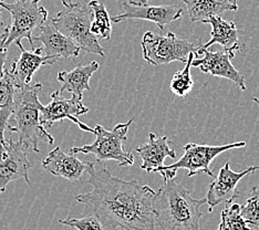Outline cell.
<instances>
[{
	"instance_id": "obj_1",
	"label": "cell",
	"mask_w": 259,
	"mask_h": 230,
	"mask_svg": "<svg viewBox=\"0 0 259 230\" xmlns=\"http://www.w3.org/2000/svg\"><path fill=\"white\" fill-rule=\"evenodd\" d=\"M89 182L93 186L89 193L75 197L81 204L91 206L103 226L124 230H156L153 211L155 191L140 185L138 180H124L111 175L105 165L96 168L89 162L87 168Z\"/></svg>"
},
{
	"instance_id": "obj_2",
	"label": "cell",
	"mask_w": 259,
	"mask_h": 230,
	"mask_svg": "<svg viewBox=\"0 0 259 230\" xmlns=\"http://www.w3.org/2000/svg\"><path fill=\"white\" fill-rule=\"evenodd\" d=\"M206 198H193L174 178H164L163 185L153 198L155 223L162 230H201L199 220L204 212L201 207Z\"/></svg>"
},
{
	"instance_id": "obj_3",
	"label": "cell",
	"mask_w": 259,
	"mask_h": 230,
	"mask_svg": "<svg viewBox=\"0 0 259 230\" xmlns=\"http://www.w3.org/2000/svg\"><path fill=\"white\" fill-rule=\"evenodd\" d=\"M42 84L16 86L15 109L13 112L14 126L8 125L11 132L18 133V142L26 150L39 153V143L47 142L49 145L55 143V139L47 132L40 122V111L42 104L39 101V93Z\"/></svg>"
},
{
	"instance_id": "obj_4",
	"label": "cell",
	"mask_w": 259,
	"mask_h": 230,
	"mask_svg": "<svg viewBox=\"0 0 259 230\" xmlns=\"http://www.w3.org/2000/svg\"><path fill=\"white\" fill-rule=\"evenodd\" d=\"M133 122L134 119L126 123H119L111 131L98 124L93 128V134L97 136L96 141L92 144L72 147L70 152L73 154H92L100 164L115 161L120 167L132 166L134 155L131 150L124 149V143L127 141V131Z\"/></svg>"
},
{
	"instance_id": "obj_5",
	"label": "cell",
	"mask_w": 259,
	"mask_h": 230,
	"mask_svg": "<svg viewBox=\"0 0 259 230\" xmlns=\"http://www.w3.org/2000/svg\"><path fill=\"white\" fill-rule=\"evenodd\" d=\"M92 19L93 11L87 2H80L60 11L51 21L58 30L71 39L81 51L104 57V49L100 45L99 39L90 31Z\"/></svg>"
},
{
	"instance_id": "obj_6",
	"label": "cell",
	"mask_w": 259,
	"mask_h": 230,
	"mask_svg": "<svg viewBox=\"0 0 259 230\" xmlns=\"http://www.w3.org/2000/svg\"><path fill=\"white\" fill-rule=\"evenodd\" d=\"M0 6L11 15L10 26L6 28V48H9L13 43L19 45L22 39H27L31 45V50H34L33 31L48 20L47 9L44 6H39L36 0H15L13 4L0 0Z\"/></svg>"
},
{
	"instance_id": "obj_7",
	"label": "cell",
	"mask_w": 259,
	"mask_h": 230,
	"mask_svg": "<svg viewBox=\"0 0 259 230\" xmlns=\"http://www.w3.org/2000/svg\"><path fill=\"white\" fill-rule=\"evenodd\" d=\"M144 60L152 66H162L174 61L186 63L188 55L197 52L201 40L192 42L187 39H180L173 32L166 35L148 31L141 42Z\"/></svg>"
},
{
	"instance_id": "obj_8",
	"label": "cell",
	"mask_w": 259,
	"mask_h": 230,
	"mask_svg": "<svg viewBox=\"0 0 259 230\" xmlns=\"http://www.w3.org/2000/svg\"><path fill=\"white\" fill-rule=\"evenodd\" d=\"M245 146V142H236V143L219 146L188 143L183 147L184 155L178 162L172 165H164L157 170V173H161L163 178H174L179 169H186L188 172L187 177H193L199 173H205L214 177L210 169V163L214 161L215 157L226 151Z\"/></svg>"
},
{
	"instance_id": "obj_9",
	"label": "cell",
	"mask_w": 259,
	"mask_h": 230,
	"mask_svg": "<svg viewBox=\"0 0 259 230\" xmlns=\"http://www.w3.org/2000/svg\"><path fill=\"white\" fill-rule=\"evenodd\" d=\"M51 102L47 105H42L40 111V122L45 128H50L55 123L63 120H70L79 126L84 132L93 133V128L82 123L78 116L83 115L89 112V108L82 102V99L72 94L70 99L62 97L59 91L51 93Z\"/></svg>"
},
{
	"instance_id": "obj_10",
	"label": "cell",
	"mask_w": 259,
	"mask_h": 230,
	"mask_svg": "<svg viewBox=\"0 0 259 230\" xmlns=\"http://www.w3.org/2000/svg\"><path fill=\"white\" fill-rule=\"evenodd\" d=\"M30 168L31 164L25 147L18 141L15 142L13 136L6 140V144L0 145V195L11 181L22 178L31 185L28 175Z\"/></svg>"
},
{
	"instance_id": "obj_11",
	"label": "cell",
	"mask_w": 259,
	"mask_h": 230,
	"mask_svg": "<svg viewBox=\"0 0 259 230\" xmlns=\"http://www.w3.org/2000/svg\"><path fill=\"white\" fill-rule=\"evenodd\" d=\"M259 166L245 167L244 170L239 173L234 172L231 168V163L227 162L221 168L219 175L215 177L208 188L207 196H206V204L208 205V212L220 204H228L234 202L239 197L240 193L237 190V184L244 178L246 175L254 173Z\"/></svg>"
},
{
	"instance_id": "obj_12",
	"label": "cell",
	"mask_w": 259,
	"mask_h": 230,
	"mask_svg": "<svg viewBox=\"0 0 259 230\" xmlns=\"http://www.w3.org/2000/svg\"><path fill=\"white\" fill-rule=\"evenodd\" d=\"M195 55H204V57L201 59H194L191 66L194 68L198 67L204 73H209V80L213 79L214 76H220V78L232 81L241 91L247 90L244 75L231 62V59L235 57V53L223 49L215 52L202 50L197 51Z\"/></svg>"
},
{
	"instance_id": "obj_13",
	"label": "cell",
	"mask_w": 259,
	"mask_h": 230,
	"mask_svg": "<svg viewBox=\"0 0 259 230\" xmlns=\"http://www.w3.org/2000/svg\"><path fill=\"white\" fill-rule=\"evenodd\" d=\"M123 13L111 18V21L119 23L127 19L148 20L156 23V26L163 30L168 23L180 19L183 15L184 9L179 5H164V6H134L128 3H123Z\"/></svg>"
},
{
	"instance_id": "obj_14",
	"label": "cell",
	"mask_w": 259,
	"mask_h": 230,
	"mask_svg": "<svg viewBox=\"0 0 259 230\" xmlns=\"http://www.w3.org/2000/svg\"><path fill=\"white\" fill-rule=\"evenodd\" d=\"M32 38L42 44L41 48L44 56L57 58L58 60L76 58L81 52L79 47L67 35L59 31L51 20H47L42 26H40L38 35H33Z\"/></svg>"
},
{
	"instance_id": "obj_15",
	"label": "cell",
	"mask_w": 259,
	"mask_h": 230,
	"mask_svg": "<svg viewBox=\"0 0 259 230\" xmlns=\"http://www.w3.org/2000/svg\"><path fill=\"white\" fill-rule=\"evenodd\" d=\"M20 50L19 59H16L10 67V72L14 75L16 86H25L30 84L33 74L45 66H52L59 60L57 58L42 55V48L39 47L34 50L28 51L22 43L18 45Z\"/></svg>"
},
{
	"instance_id": "obj_16",
	"label": "cell",
	"mask_w": 259,
	"mask_h": 230,
	"mask_svg": "<svg viewBox=\"0 0 259 230\" xmlns=\"http://www.w3.org/2000/svg\"><path fill=\"white\" fill-rule=\"evenodd\" d=\"M41 165L47 172L54 176L63 177L70 181H78L83 173L87 172L89 162H82L76 157V154L71 152L67 154L61 150V147L58 146L42 159Z\"/></svg>"
},
{
	"instance_id": "obj_17",
	"label": "cell",
	"mask_w": 259,
	"mask_h": 230,
	"mask_svg": "<svg viewBox=\"0 0 259 230\" xmlns=\"http://www.w3.org/2000/svg\"><path fill=\"white\" fill-rule=\"evenodd\" d=\"M203 23H209L211 26L210 40L205 44H201L197 51L207 50L213 44H221L224 50L232 53L244 49V44L239 39V32L235 22L223 19L221 16H213Z\"/></svg>"
},
{
	"instance_id": "obj_18",
	"label": "cell",
	"mask_w": 259,
	"mask_h": 230,
	"mask_svg": "<svg viewBox=\"0 0 259 230\" xmlns=\"http://www.w3.org/2000/svg\"><path fill=\"white\" fill-rule=\"evenodd\" d=\"M137 153L142 159L141 168L145 172H157L163 167L166 157L175 158L176 153L174 149H170L167 136H156L154 133L149 134V142L138 147Z\"/></svg>"
},
{
	"instance_id": "obj_19",
	"label": "cell",
	"mask_w": 259,
	"mask_h": 230,
	"mask_svg": "<svg viewBox=\"0 0 259 230\" xmlns=\"http://www.w3.org/2000/svg\"><path fill=\"white\" fill-rule=\"evenodd\" d=\"M99 62L92 61L84 66H78L71 71H60L58 73V81L61 83L59 92H69L80 99H83V92L90 90V80L94 72L99 70Z\"/></svg>"
},
{
	"instance_id": "obj_20",
	"label": "cell",
	"mask_w": 259,
	"mask_h": 230,
	"mask_svg": "<svg viewBox=\"0 0 259 230\" xmlns=\"http://www.w3.org/2000/svg\"><path fill=\"white\" fill-rule=\"evenodd\" d=\"M192 22H204L225 11H237V0H183Z\"/></svg>"
},
{
	"instance_id": "obj_21",
	"label": "cell",
	"mask_w": 259,
	"mask_h": 230,
	"mask_svg": "<svg viewBox=\"0 0 259 230\" xmlns=\"http://www.w3.org/2000/svg\"><path fill=\"white\" fill-rule=\"evenodd\" d=\"M16 83L14 75L8 69L0 80V145L6 144L5 133L8 129L9 120L15 109Z\"/></svg>"
},
{
	"instance_id": "obj_22",
	"label": "cell",
	"mask_w": 259,
	"mask_h": 230,
	"mask_svg": "<svg viewBox=\"0 0 259 230\" xmlns=\"http://www.w3.org/2000/svg\"><path fill=\"white\" fill-rule=\"evenodd\" d=\"M88 5L93 11V20L91 22L90 31L98 39L110 40L112 33V21L104 4L99 2V0H91Z\"/></svg>"
},
{
	"instance_id": "obj_23",
	"label": "cell",
	"mask_w": 259,
	"mask_h": 230,
	"mask_svg": "<svg viewBox=\"0 0 259 230\" xmlns=\"http://www.w3.org/2000/svg\"><path fill=\"white\" fill-rule=\"evenodd\" d=\"M194 56H195L194 52L188 55L184 69L182 71H178V72L173 75L172 81H170V91H172L174 96L179 98L186 97L187 94L192 91V88L194 86V81L191 75V64L192 61L194 60Z\"/></svg>"
},
{
	"instance_id": "obj_24",
	"label": "cell",
	"mask_w": 259,
	"mask_h": 230,
	"mask_svg": "<svg viewBox=\"0 0 259 230\" xmlns=\"http://www.w3.org/2000/svg\"><path fill=\"white\" fill-rule=\"evenodd\" d=\"M217 230H254L248 226L240 215V205L235 203L226 204L221 215V223Z\"/></svg>"
},
{
	"instance_id": "obj_25",
	"label": "cell",
	"mask_w": 259,
	"mask_h": 230,
	"mask_svg": "<svg viewBox=\"0 0 259 230\" xmlns=\"http://www.w3.org/2000/svg\"><path fill=\"white\" fill-rule=\"evenodd\" d=\"M240 215L248 225L252 226V229L259 230V192L257 187L252 188L248 199L240 206Z\"/></svg>"
},
{
	"instance_id": "obj_26",
	"label": "cell",
	"mask_w": 259,
	"mask_h": 230,
	"mask_svg": "<svg viewBox=\"0 0 259 230\" xmlns=\"http://www.w3.org/2000/svg\"><path fill=\"white\" fill-rule=\"evenodd\" d=\"M59 222L76 230H105L99 217L93 211L92 214L83 218H68V219H60Z\"/></svg>"
},
{
	"instance_id": "obj_27",
	"label": "cell",
	"mask_w": 259,
	"mask_h": 230,
	"mask_svg": "<svg viewBox=\"0 0 259 230\" xmlns=\"http://www.w3.org/2000/svg\"><path fill=\"white\" fill-rule=\"evenodd\" d=\"M7 39V30L5 29L4 33L0 34V80L3 79L5 74V63L7 61L8 56V48L5 47V41Z\"/></svg>"
},
{
	"instance_id": "obj_28",
	"label": "cell",
	"mask_w": 259,
	"mask_h": 230,
	"mask_svg": "<svg viewBox=\"0 0 259 230\" xmlns=\"http://www.w3.org/2000/svg\"><path fill=\"white\" fill-rule=\"evenodd\" d=\"M127 3L134 6H142V5L148 4L149 0H127Z\"/></svg>"
},
{
	"instance_id": "obj_29",
	"label": "cell",
	"mask_w": 259,
	"mask_h": 230,
	"mask_svg": "<svg viewBox=\"0 0 259 230\" xmlns=\"http://www.w3.org/2000/svg\"><path fill=\"white\" fill-rule=\"evenodd\" d=\"M36 2L39 3L40 0H36ZM60 2L62 3V5H63L66 8H68V7H70V6L73 5V0H60Z\"/></svg>"
},
{
	"instance_id": "obj_30",
	"label": "cell",
	"mask_w": 259,
	"mask_h": 230,
	"mask_svg": "<svg viewBox=\"0 0 259 230\" xmlns=\"http://www.w3.org/2000/svg\"><path fill=\"white\" fill-rule=\"evenodd\" d=\"M5 9L2 7V6H0V27L3 26V19H2V15H3V11H4Z\"/></svg>"
},
{
	"instance_id": "obj_31",
	"label": "cell",
	"mask_w": 259,
	"mask_h": 230,
	"mask_svg": "<svg viewBox=\"0 0 259 230\" xmlns=\"http://www.w3.org/2000/svg\"><path fill=\"white\" fill-rule=\"evenodd\" d=\"M251 100H252V102H255V103H256V104L259 106V100H258L257 98H252Z\"/></svg>"
}]
</instances>
